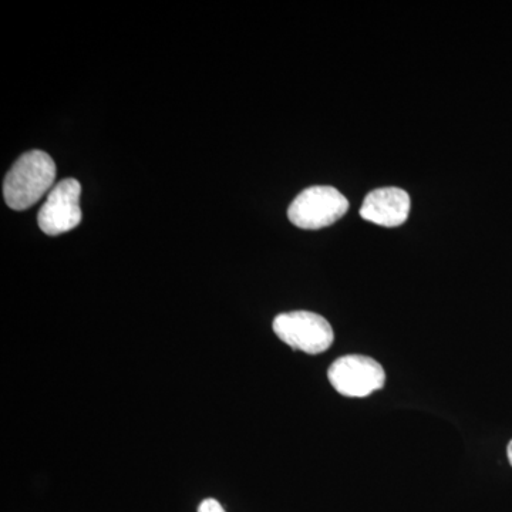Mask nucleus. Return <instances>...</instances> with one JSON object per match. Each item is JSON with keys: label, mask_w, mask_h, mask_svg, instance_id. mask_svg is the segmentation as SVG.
Wrapping results in <instances>:
<instances>
[{"label": "nucleus", "mask_w": 512, "mask_h": 512, "mask_svg": "<svg viewBox=\"0 0 512 512\" xmlns=\"http://www.w3.org/2000/svg\"><path fill=\"white\" fill-rule=\"evenodd\" d=\"M410 195L402 188L386 187L367 194L360 217L382 227H399L409 218Z\"/></svg>", "instance_id": "423d86ee"}, {"label": "nucleus", "mask_w": 512, "mask_h": 512, "mask_svg": "<svg viewBox=\"0 0 512 512\" xmlns=\"http://www.w3.org/2000/svg\"><path fill=\"white\" fill-rule=\"evenodd\" d=\"M82 185L74 178H66L52 188L37 215L39 228L50 237L66 234L82 222L80 208Z\"/></svg>", "instance_id": "39448f33"}, {"label": "nucleus", "mask_w": 512, "mask_h": 512, "mask_svg": "<svg viewBox=\"0 0 512 512\" xmlns=\"http://www.w3.org/2000/svg\"><path fill=\"white\" fill-rule=\"evenodd\" d=\"M198 512H227L222 507L220 501L215 498H205L200 505H198Z\"/></svg>", "instance_id": "0eeeda50"}, {"label": "nucleus", "mask_w": 512, "mask_h": 512, "mask_svg": "<svg viewBox=\"0 0 512 512\" xmlns=\"http://www.w3.org/2000/svg\"><path fill=\"white\" fill-rule=\"evenodd\" d=\"M507 456H508V460H510V464L512 466V440L510 441V444H508V447H507Z\"/></svg>", "instance_id": "6e6552de"}, {"label": "nucleus", "mask_w": 512, "mask_h": 512, "mask_svg": "<svg viewBox=\"0 0 512 512\" xmlns=\"http://www.w3.org/2000/svg\"><path fill=\"white\" fill-rule=\"evenodd\" d=\"M55 178L56 165L49 154L40 150L23 154L6 174L3 183L6 204L15 211L28 210L53 187Z\"/></svg>", "instance_id": "f257e3e1"}, {"label": "nucleus", "mask_w": 512, "mask_h": 512, "mask_svg": "<svg viewBox=\"0 0 512 512\" xmlns=\"http://www.w3.org/2000/svg\"><path fill=\"white\" fill-rule=\"evenodd\" d=\"M328 379L336 392L346 397H367L383 389L386 372L375 359L363 355L339 357L328 370Z\"/></svg>", "instance_id": "20e7f679"}, {"label": "nucleus", "mask_w": 512, "mask_h": 512, "mask_svg": "<svg viewBox=\"0 0 512 512\" xmlns=\"http://www.w3.org/2000/svg\"><path fill=\"white\" fill-rule=\"evenodd\" d=\"M272 328L285 345L308 355L326 352L335 340L328 320L308 311L281 313L274 319Z\"/></svg>", "instance_id": "f03ea898"}, {"label": "nucleus", "mask_w": 512, "mask_h": 512, "mask_svg": "<svg viewBox=\"0 0 512 512\" xmlns=\"http://www.w3.org/2000/svg\"><path fill=\"white\" fill-rule=\"evenodd\" d=\"M349 210V201L342 192L329 185L306 188L293 200L288 217L302 229H320L339 221Z\"/></svg>", "instance_id": "7ed1b4c3"}]
</instances>
